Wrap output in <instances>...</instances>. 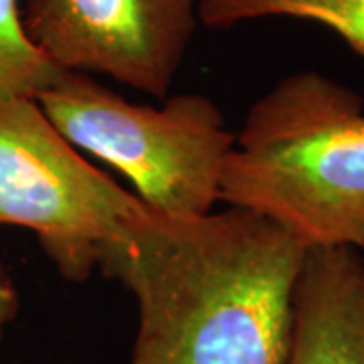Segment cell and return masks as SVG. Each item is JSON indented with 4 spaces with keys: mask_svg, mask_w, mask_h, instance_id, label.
Instances as JSON below:
<instances>
[{
    "mask_svg": "<svg viewBox=\"0 0 364 364\" xmlns=\"http://www.w3.org/2000/svg\"><path fill=\"white\" fill-rule=\"evenodd\" d=\"M146 208L79 154L35 97H0V225L37 235L65 279H90L100 249Z\"/></svg>",
    "mask_w": 364,
    "mask_h": 364,
    "instance_id": "obj_4",
    "label": "cell"
},
{
    "mask_svg": "<svg viewBox=\"0 0 364 364\" xmlns=\"http://www.w3.org/2000/svg\"><path fill=\"white\" fill-rule=\"evenodd\" d=\"M360 251H363V253H364V247H363V249H360Z\"/></svg>",
    "mask_w": 364,
    "mask_h": 364,
    "instance_id": "obj_10",
    "label": "cell"
},
{
    "mask_svg": "<svg viewBox=\"0 0 364 364\" xmlns=\"http://www.w3.org/2000/svg\"><path fill=\"white\" fill-rule=\"evenodd\" d=\"M273 16L326 26L364 59V0H200L198 11L200 26L207 28H231Z\"/></svg>",
    "mask_w": 364,
    "mask_h": 364,
    "instance_id": "obj_7",
    "label": "cell"
},
{
    "mask_svg": "<svg viewBox=\"0 0 364 364\" xmlns=\"http://www.w3.org/2000/svg\"><path fill=\"white\" fill-rule=\"evenodd\" d=\"M35 100L67 142L119 170L154 213L198 217L221 203L235 134L207 95L178 93L152 107L91 75L63 71Z\"/></svg>",
    "mask_w": 364,
    "mask_h": 364,
    "instance_id": "obj_3",
    "label": "cell"
},
{
    "mask_svg": "<svg viewBox=\"0 0 364 364\" xmlns=\"http://www.w3.org/2000/svg\"><path fill=\"white\" fill-rule=\"evenodd\" d=\"M221 203L306 249L364 247V102L320 71L279 79L249 107L225 160Z\"/></svg>",
    "mask_w": 364,
    "mask_h": 364,
    "instance_id": "obj_2",
    "label": "cell"
},
{
    "mask_svg": "<svg viewBox=\"0 0 364 364\" xmlns=\"http://www.w3.org/2000/svg\"><path fill=\"white\" fill-rule=\"evenodd\" d=\"M61 73L28 39L21 0H0V97H37Z\"/></svg>",
    "mask_w": 364,
    "mask_h": 364,
    "instance_id": "obj_8",
    "label": "cell"
},
{
    "mask_svg": "<svg viewBox=\"0 0 364 364\" xmlns=\"http://www.w3.org/2000/svg\"><path fill=\"white\" fill-rule=\"evenodd\" d=\"M306 251L247 208H146L100 249L97 269L138 304L130 364H286Z\"/></svg>",
    "mask_w": 364,
    "mask_h": 364,
    "instance_id": "obj_1",
    "label": "cell"
},
{
    "mask_svg": "<svg viewBox=\"0 0 364 364\" xmlns=\"http://www.w3.org/2000/svg\"><path fill=\"white\" fill-rule=\"evenodd\" d=\"M286 364H364L363 251H306Z\"/></svg>",
    "mask_w": 364,
    "mask_h": 364,
    "instance_id": "obj_6",
    "label": "cell"
},
{
    "mask_svg": "<svg viewBox=\"0 0 364 364\" xmlns=\"http://www.w3.org/2000/svg\"><path fill=\"white\" fill-rule=\"evenodd\" d=\"M23 25L61 71L168 95L200 26V0H23Z\"/></svg>",
    "mask_w": 364,
    "mask_h": 364,
    "instance_id": "obj_5",
    "label": "cell"
},
{
    "mask_svg": "<svg viewBox=\"0 0 364 364\" xmlns=\"http://www.w3.org/2000/svg\"><path fill=\"white\" fill-rule=\"evenodd\" d=\"M18 310H21L18 289L14 286L11 272L0 261V340L4 338L9 326L13 324L14 318L18 316Z\"/></svg>",
    "mask_w": 364,
    "mask_h": 364,
    "instance_id": "obj_9",
    "label": "cell"
}]
</instances>
